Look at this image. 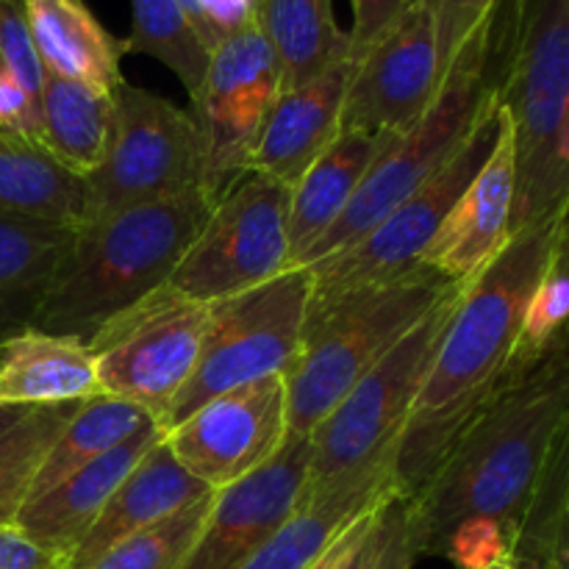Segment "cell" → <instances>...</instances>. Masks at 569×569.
Returning a JSON list of instances; mask_svg holds the SVG:
<instances>
[{"label": "cell", "mask_w": 569, "mask_h": 569, "mask_svg": "<svg viewBox=\"0 0 569 569\" xmlns=\"http://www.w3.org/2000/svg\"><path fill=\"white\" fill-rule=\"evenodd\" d=\"M28 411L31 409H0V439H3L6 433H9L11 428H14L17 422L28 415Z\"/></svg>", "instance_id": "cell-41"}, {"label": "cell", "mask_w": 569, "mask_h": 569, "mask_svg": "<svg viewBox=\"0 0 569 569\" xmlns=\"http://www.w3.org/2000/svg\"><path fill=\"white\" fill-rule=\"evenodd\" d=\"M211 498H214V492L194 500L187 509L156 522V526L131 533L114 548L106 550L87 569H181L192 553L200 531H203Z\"/></svg>", "instance_id": "cell-31"}, {"label": "cell", "mask_w": 569, "mask_h": 569, "mask_svg": "<svg viewBox=\"0 0 569 569\" xmlns=\"http://www.w3.org/2000/svg\"><path fill=\"white\" fill-rule=\"evenodd\" d=\"M206 322L209 306L167 287L114 317L87 342L103 395L139 406L167 428L172 403L198 365Z\"/></svg>", "instance_id": "cell-10"}, {"label": "cell", "mask_w": 569, "mask_h": 569, "mask_svg": "<svg viewBox=\"0 0 569 569\" xmlns=\"http://www.w3.org/2000/svg\"><path fill=\"white\" fill-rule=\"evenodd\" d=\"M161 437H164V428L159 422H148L142 431L100 456L98 461L67 476L48 492L28 498L14 526L44 548L61 550L72 559L81 539L103 515L117 487L131 476L133 467Z\"/></svg>", "instance_id": "cell-18"}, {"label": "cell", "mask_w": 569, "mask_h": 569, "mask_svg": "<svg viewBox=\"0 0 569 569\" xmlns=\"http://www.w3.org/2000/svg\"><path fill=\"white\" fill-rule=\"evenodd\" d=\"M278 92V59L253 20L228 33L211 50L203 83L189 100L203 153L200 192L211 206L250 170Z\"/></svg>", "instance_id": "cell-11"}, {"label": "cell", "mask_w": 569, "mask_h": 569, "mask_svg": "<svg viewBox=\"0 0 569 569\" xmlns=\"http://www.w3.org/2000/svg\"><path fill=\"white\" fill-rule=\"evenodd\" d=\"M311 298L315 278L309 267H289L261 287L211 303L198 365L172 403L167 428L217 395L287 376L298 359Z\"/></svg>", "instance_id": "cell-7"}, {"label": "cell", "mask_w": 569, "mask_h": 569, "mask_svg": "<svg viewBox=\"0 0 569 569\" xmlns=\"http://www.w3.org/2000/svg\"><path fill=\"white\" fill-rule=\"evenodd\" d=\"M553 272L559 276H569V209L561 220V231H559V244H556V259H553Z\"/></svg>", "instance_id": "cell-40"}, {"label": "cell", "mask_w": 569, "mask_h": 569, "mask_svg": "<svg viewBox=\"0 0 569 569\" xmlns=\"http://www.w3.org/2000/svg\"><path fill=\"white\" fill-rule=\"evenodd\" d=\"M211 203L192 189L161 203L78 226L31 328L87 345L103 326L167 287L203 228Z\"/></svg>", "instance_id": "cell-3"}, {"label": "cell", "mask_w": 569, "mask_h": 569, "mask_svg": "<svg viewBox=\"0 0 569 569\" xmlns=\"http://www.w3.org/2000/svg\"><path fill=\"white\" fill-rule=\"evenodd\" d=\"M114 92L48 76L42 89V120L37 144L67 172L92 176L114 137Z\"/></svg>", "instance_id": "cell-26"}, {"label": "cell", "mask_w": 569, "mask_h": 569, "mask_svg": "<svg viewBox=\"0 0 569 569\" xmlns=\"http://www.w3.org/2000/svg\"><path fill=\"white\" fill-rule=\"evenodd\" d=\"M253 22L281 70V89L303 87L350 59V33L333 17L331 0H253Z\"/></svg>", "instance_id": "cell-25"}, {"label": "cell", "mask_w": 569, "mask_h": 569, "mask_svg": "<svg viewBox=\"0 0 569 569\" xmlns=\"http://www.w3.org/2000/svg\"><path fill=\"white\" fill-rule=\"evenodd\" d=\"M114 103L109 153L83 178L87 222L200 189L203 153L189 109L128 81L114 92Z\"/></svg>", "instance_id": "cell-8"}, {"label": "cell", "mask_w": 569, "mask_h": 569, "mask_svg": "<svg viewBox=\"0 0 569 569\" xmlns=\"http://www.w3.org/2000/svg\"><path fill=\"white\" fill-rule=\"evenodd\" d=\"M81 403L31 409L0 439V528L11 526L31 498L33 481L64 422Z\"/></svg>", "instance_id": "cell-30"}, {"label": "cell", "mask_w": 569, "mask_h": 569, "mask_svg": "<svg viewBox=\"0 0 569 569\" xmlns=\"http://www.w3.org/2000/svg\"><path fill=\"white\" fill-rule=\"evenodd\" d=\"M289 439L287 381L261 378L222 392L164 431V442L211 492L242 481Z\"/></svg>", "instance_id": "cell-13"}, {"label": "cell", "mask_w": 569, "mask_h": 569, "mask_svg": "<svg viewBox=\"0 0 569 569\" xmlns=\"http://www.w3.org/2000/svg\"><path fill=\"white\" fill-rule=\"evenodd\" d=\"M515 565H517V569H550L545 565H533V561H515Z\"/></svg>", "instance_id": "cell-44"}, {"label": "cell", "mask_w": 569, "mask_h": 569, "mask_svg": "<svg viewBox=\"0 0 569 569\" xmlns=\"http://www.w3.org/2000/svg\"><path fill=\"white\" fill-rule=\"evenodd\" d=\"M178 3L183 6V11L189 14V20L194 22V28H198V33L203 37V42L209 44L211 50H214L217 42H220V37H217L214 26H211V20H209V14H206L203 0H178Z\"/></svg>", "instance_id": "cell-39"}, {"label": "cell", "mask_w": 569, "mask_h": 569, "mask_svg": "<svg viewBox=\"0 0 569 569\" xmlns=\"http://www.w3.org/2000/svg\"><path fill=\"white\" fill-rule=\"evenodd\" d=\"M28 28L44 72L87 87L117 92L126 39L106 31L83 0H26Z\"/></svg>", "instance_id": "cell-23"}, {"label": "cell", "mask_w": 569, "mask_h": 569, "mask_svg": "<svg viewBox=\"0 0 569 569\" xmlns=\"http://www.w3.org/2000/svg\"><path fill=\"white\" fill-rule=\"evenodd\" d=\"M78 228L0 209V342L31 328Z\"/></svg>", "instance_id": "cell-22"}, {"label": "cell", "mask_w": 569, "mask_h": 569, "mask_svg": "<svg viewBox=\"0 0 569 569\" xmlns=\"http://www.w3.org/2000/svg\"><path fill=\"white\" fill-rule=\"evenodd\" d=\"M415 0H353L350 61L361 59L378 39L387 37Z\"/></svg>", "instance_id": "cell-35"}, {"label": "cell", "mask_w": 569, "mask_h": 569, "mask_svg": "<svg viewBox=\"0 0 569 569\" xmlns=\"http://www.w3.org/2000/svg\"><path fill=\"white\" fill-rule=\"evenodd\" d=\"M206 495H211V489L203 487L192 472L183 470L181 461L172 456L170 445L161 437L133 467L131 476L117 487L103 515L81 539L70 559L72 569H87L117 542L178 515Z\"/></svg>", "instance_id": "cell-19"}, {"label": "cell", "mask_w": 569, "mask_h": 569, "mask_svg": "<svg viewBox=\"0 0 569 569\" xmlns=\"http://www.w3.org/2000/svg\"><path fill=\"white\" fill-rule=\"evenodd\" d=\"M133 28L126 39L128 53L159 59L187 89L189 100L198 94L209 67L211 48L178 0H131Z\"/></svg>", "instance_id": "cell-29"}, {"label": "cell", "mask_w": 569, "mask_h": 569, "mask_svg": "<svg viewBox=\"0 0 569 569\" xmlns=\"http://www.w3.org/2000/svg\"><path fill=\"white\" fill-rule=\"evenodd\" d=\"M553 569H569V515H567V522H565V531H561L559 548H556Z\"/></svg>", "instance_id": "cell-42"}, {"label": "cell", "mask_w": 569, "mask_h": 569, "mask_svg": "<svg viewBox=\"0 0 569 569\" xmlns=\"http://www.w3.org/2000/svg\"><path fill=\"white\" fill-rule=\"evenodd\" d=\"M398 495L395 461L359 472L320 498L303 500L298 515L239 569H311L333 539L372 506Z\"/></svg>", "instance_id": "cell-24"}, {"label": "cell", "mask_w": 569, "mask_h": 569, "mask_svg": "<svg viewBox=\"0 0 569 569\" xmlns=\"http://www.w3.org/2000/svg\"><path fill=\"white\" fill-rule=\"evenodd\" d=\"M515 194V128H511L509 111H506L498 144L470 181V187L456 200L450 214L445 217L442 228L426 248L420 264L442 276L445 281L470 287L515 237L511 233Z\"/></svg>", "instance_id": "cell-16"}, {"label": "cell", "mask_w": 569, "mask_h": 569, "mask_svg": "<svg viewBox=\"0 0 569 569\" xmlns=\"http://www.w3.org/2000/svg\"><path fill=\"white\" fill-rule=\"evenodd\" d=\"M569 322V276L550 270L528 300L520 328V359H537Z\"/></svg>", "instance_id": "cell-32"}, {"label": "cell", "mask_w": 569, "mask_h": 569, "mask_svg": "<svg viewBox=\"0 0 569 569\" xmlns=\"http://www.w3.org/2000/svg\"><path fill=\"white\" fill-rule=\"evenodd\" d=\"M0 209L78 228L87 222V187L37 142L0 133Z\"/></svg>", "instance_id": "cell-27"}, {"label": "cell", "mask_w": 569, "mask_h": 569, "mask_svg": "<svg viewBox=\"0 0 569 569\" xmlns=\"http://www.w3.org/2000/svg\"><path fill=\"white\" fill-rule=\"evenodd\" d=\"M561 220L517 231L503 253L461 292L400 433L395 453L400 498L411 500L426 487L461 428L533 361L517 353L520 328L528 300L553 270Z\"/></svg>", "instance_id": "cell-1"}, {"label": "cell", "mask_w": 569, "mask_h": 569, "mask_svg": "<svg viewBox=\"0 0 569 569\" xmlns=\"http://www.w3.org/2000/svg\"><path fill=\"white\" fill-rule=\"evenodd\" d=\"M553 194L561 209H569V103L553 142Z\"/></svg>", "instance_id": "cell-38"}, {"label": "cell", "mask_w": 569, "mask_h": 569, "mask_svg": "<svg viewBox=\"0 0 569 569\" xmlns=\"http://www.w3.org/2000/svg\"><path fill=\"white\" fill-rule=\"evenodd\" d=\"M420 556V533H417L411 503L395 495L381 509V537L367 569H415Z\"/></svg>", "instance_id": "cell-33"}, {"label": "cell", "mask_w": 569, "mask_h": 569, "mask_svg": "<svg viewBox=\"0 0 569 569\" xmlns=\"http://www.w3.org/2000/svg\"><path fill=\"white\" fill-rule=\"evenodd\" d=\"M398 137V133H395ZM392 133L342 131L331 148L289 189V259L303 267L315 244L337 226L367 172L392 142Z\"/></svg>", "instance_id": "cell-21"}, {"label": "cell", "mask_w": 569, "mask_h": 569, "mask_svg": "<svg viewBox=\"0 0 569 569\" xmlns=\"http://www.w3.org/2000/svg\"><path fill=\"white\" fill-rule=\"evenodd\" d=\"M148 422L156 420L144 415L139 406L109 398V395L81 403L76 415L64 422L56 442L50 445L48 456L37 472V481H33L31 498L48 492L67 476L98 461L100 456H106L137 431H142Z\"/></svg>", "instance_id": "cell-28"}, {"label": "cell", "mask_w": 569, "mask_h": 569, "mask_svg": "<svg viewBox=\"0 0 569 569\" xmlns=\"http://www.w3.org/2000/svg\"><path fill=\"white\" fill-rule=\"evenodd\" d=\"M289 189L244 172L206 217L167 289L194 303H220L272 281L289 259Z\"/></svg>", "instance_id": "cell-9"}, {"label": "cell", "mask_w": 569, "mask_h": 569, "mask_svg": "<svg viewBox=\"0 0 569 569\" xmlns=\"http://www.w3.org/2000/svg\"><path fill=\"white\" fill-rule=\"evenodd\" d=\"M461 292L465 287L445 295L315 428L303 500L320 498L359 472L395 461L400 433Z\"/></svg>", "instance_id": "cell-5"}, {"label": "cell", "mask_w": 569, "mask_h": 569, "mask_svg": "<svg viewBox=\"0 0 569 569\" xmlns=\"http://www.w3.org/2000/svg\"><path fill=\"white\" fill-rule=\"evenodd\" d=\"M311 437H289L267 465L217 489L192 553L181 569H239L303 506Z\"/></svg>", "instance_id": "cell-15"}, {"label": "cell", "mask_w": 569, "mask_h": 569, "mask_svg": "<svg viewBox=\"0 0 569 569\" xmlns=\"http://www.w3.org/2000/svg\"><path fill=\"white\" fill-rule=\"evenodd\" d=\"M500 100L515 128L517 233L567 214L553 194V142L569 103V0H517Z\"/></svg>", "instance_id": "cell-6"}, {"label": "cell", "mask_w": 569, "mask_h": 569, "mask_svg": "<svg viewBox=\"0 0 569 569\" xmlns=\"http://www.w3.org/2000/svg\"><path fill=\"white\" fill-rule=\"evenodd\" d=\"M445 81L433 20L420 0L398 26L353 61L342 106V131L403 133L415 126Z\"/></svg>", "instance_id": "cell-14"}, {"label": "cell", "mask_w": 569, "mask_h": 569, "mask_svg": "<svg viewBox=\"0 0 569 569\" xmlns=\"http://www.w3.org/2000/svg\"><path fill=\"white\" fill-rule=\"evenodd\" d=\"M567 422L569 328L483 403L409 500L420 553L439 556L456 528L492 522L503 528L515 556L533 489Z\"/></svg>", "instance_id": "cell-2"}, {"label": "cell", "mask_w": 569, "mask_h": 569, "mask_svg": "<svg viewBox=\"0 0 569 569\" xmlns=\"http://www.w3.org/2000/svg\"><path fill=\"white\" fill-rule=\"evenodd\" d=\"M100 395L94 356L78 339L26 328L0 342V409L87 403Z\"/></svg>", "instance_id": "cell-20"}, {"label": "cell", "mask_w": 569, "mask_h": 569, "mask_svg": "<svg viewBox=\"0 0 569 569\" xmlns=\"http://www.w3.org/2000/svg\"><path fill=\"white\" fill-rule=\"evenodd\" d=\"M459 283L428 267L372 287L315 295L287 381L289 437H311L328 411Z\"/></svg>", "instance_id": "cell-4"}, {"label": "cell", "mask_w": 569, "mask_h": 569, "mask_svg": "<svg viewBox=\"0 0 569 569\" xmlns=\"http://www.w3.org/2000/svg\"><path fill=\"white\" fill-rule=\"evenodd\" d=\"M503 117V103L498 98L483 111L459 153L431 181L422 183L411 198H406L392 214L383 217L359 242L345 248L342 253H333L311 264L315 295H337L348 292V289L372 287V283L392 281V278L420 267L422 253L442 228L445 217L450 214L456 200L470 187V181L498 144Z\"/></svg>", "instance_id": "cell-12"}, {"label": "cell", "mask_w": 569, "mask_h": 569, "mask_svg": "<svg viewBox=\"0 0 569 569\" xmlns=\"http://www.w3.org/2000/svg\"><path fill=\"white\" fill-rule=\"evenodd\" d=\"M420 3L431 14L433 31H437L439 59H442L445 72H448L453 56L476 33V28L492 14L498 0H420Z\"/></svg>", "instance_id": "cell-34"}, {"label": "cell", "mask_w": 569, "mask_h": 569, "mask_svg": "<svg viewBox=\"0 0 569 569\" xmlns=\"http://www.w3.org/2000/svg\"><path fill=\"white\" fill-rule=\"evenodd\" d=\"M353 61L331 67L315 81L281 89L261 128L248 172L292 189L342 133V106Z\"/></svg>", "instance_id": "cell-17"}, {"label": "cell", "mask_w": 569, "mask_h": 569, "mask_svg": "<svg viewBox=\"0 0 569 569\" xmlns=\"http://www.w3.org/2000/svg\"><path fill=\"white\" fill-rule=\"evenodd\" d=\"M203 3H206V14H209L220 42L228 37V33L237 31V28H242L244 22L253 20V0H203Z\"/></svg>", "instance_id": "cell-37"}, {"label": "cell", "mask_w": 569, "mask_h": 569, "mask_svg": "<svg viewBox=\"0 0 569 569\" xmlns=\"http://www.w3.org/2000/svg\"><path fill=\"white\" fill-rule=\"evenodd\" d=\"M481 569H517V565H515V559H500V561H495V565H487Z\"/></svg>", "instance_id": "cell-43"}, {"label": "cell", "mask_w": 569, "mask_h": 569, "mask_svg": "<svg viewBox=\"0 0 569 569\" xmlns=\"http://www.w3.org/2000/svg\"><path fill=\"white\" fill-rule=\"evenodd\" d=\"M0 569H72V561L61 550L39 545L11 522L0 528Z\"/></svg>", "instance_id": "cell-36"}]
</instances>
